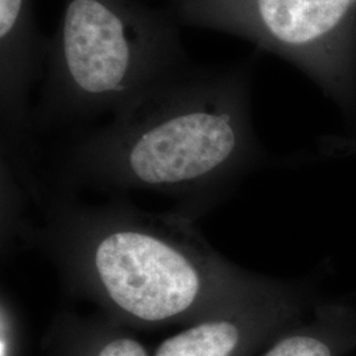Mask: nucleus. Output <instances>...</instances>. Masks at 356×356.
<instances>
[{
    "instance_id": "nucleus-1",
    "label": "nucleus",
    "mask_w": 356,
    "mask_h": 356,
    "mask_svg": "<svg viewBox=\"0 0 356 356\" xmlns=\"http://www.w3.org/2000/svg\"><path fill=\"white\" fill-rule=\"evenodd\" d=\"M263 53L227 65L191 61L99 127L69 132L51 186L164 194L195 220L270 156L254 131L252 88Z\"/></svg>"
},
{
    "instance_id": "nucleus-2",
    "label": "nucleus",
    "mask_w": 356,
    "mask_h": 356,
    "mask_svg": "<svg viewBox=\"0 0 356 356\" xmlns=\"http://www.w3.org/2000/svg\"><path fill=\"white\" fill-rule=\"evenodd\" d=\"M40 225L19 236L47 254L66 288L124 327L188 326L222 314L273 279L244 270L213 250L176 211L129 204H79L72 191L41 185Z\"/></svg>"
},
{
    "instance_id": "nucleus-3",
    "label": "nucleus",
    "mask_w": 356,
    "mask_h": 356,
    "mask_svg": "<svg viewBox=\"0 0 356 356\" xmlns=\"http://www.w3.org/2000/svg\"><path fill=\"white\" fill-rule=\"evenodd\" d=\"M181 28L144 0H65L31 113L33 139L90 127L189 64Z\"/></svg>"
},
{
    "instance_id": "nucleus-4",
    "label": "nucleus",
    "mask_w": 356,
    "mask_h": 356,
    "mask_svg": "<svg viewBox=\"0 0 356 356\" xmlns=\"http://www.w3.org/2000/svg\"><path fill=\"white\" fill-rule=\"evenodd\" d=\"M181 26L244 38L293 65L356 129V0H144Z\"/></svg>"
},
{
    "instance_id": "nucleus-5",
    "label": "nucleus",
    "mask_w": 356,
    "mask_h": 356,
    "mask_svg": "<svg viewBox=\"0 0 356 356\" xmlns=\"http://www.w3.org/2000/svg\"><path fill=\"white\" fill-rule=\"evenodd\" d=\"M318 301L313 279L272 284L227 312L185 326L152 356H254L302 322Z\"/></svg>"
},
{
    "instance_id": "nucleus-6",
    "label": "nucleus",
    "mask_w": 356,
    "mask_h": 356,
    "mask_svg": "<svg viewBox=\"0 0 356 356\" xmlns=\"http://www.w3.org/2000/svg\"><path fill=\"white\" fill-rule=\"evenodd\" d=\"M49 38L38 28L35 0H0L1 164L24 176L35 168L31 91L42 79Z\"/></svg>"
},
{
    "instance_id": "nucleus-7",
    "label": "nucleus",
    "mask_w": 356,
    "mask_h": 356,
    "mask_svg": "<svg viewBox=\"0 0 356 356\" xmlns=\"http://www.w3.org/2000/svg\"><path fill=\"white\" fill-rule=\"evenodd\" d=\"M356 348L354 298L318 300L313 317L282 332L260 356H347Z\"/></svg>"
},
{
    "instance_id": "nucleus-8",
    "label": "nucleus",
    "mask_w": 356,
    "mask_h": 356,
    "mask_svg": "<svg viewBox=\"0 0 356 356\" xmlns=\"http://www.w3.org/2000/svg\"><path fill=\"white\" fill-rule=\"evenodd\" d=\"M49 356H152L140 341L113 319L61 313L44 338Z\"/></svg>"
},
{
    "instance_id": "nucleus-9",
    "label": "nucleus",
    "mask_w": 356,
    "mask_h": 356,
    "mask_svg": "<svg viewBox=\"0 0 356 356\" xmlns=\"http://www.w3.org/2000/svg\"><path fill=\"white\" fill-rule=\"evenodd\" d=\"M20 331L16 310L10 300L3 296L0 310V356H19Z\"/></svg>"
}]
</instances>
